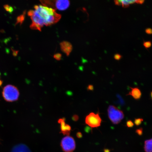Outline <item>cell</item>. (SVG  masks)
Returning a JSON list of instances; mask_svg holds the SVG:
<instances>
[{
    "instance_id": "30bf717a",
    "label": "cell",
    "mask_w": 152,
    "mask_h": 152,
    "mask_svg": "<svg viewBox=\"0 0 152 152\" xmlns=\"http://www.w3.org/2000/svg\"><path fill=\"white\" fill-rule=\"evenodd\" d=\"M11 152H32L27 146L24 144H19L12 148Z\"/></svg>"
},
{
    "instance_id": "d4e9b609",
    "label": "cell",
    "mask_w": 152,
    "mask_h": 152,
    "mask_svg": "<svg viewBox=\"0 0 152 152\" xmlns=\"http://www.w3.org/2000/svg\"><path fill=\"white\" fill-rule=\"evenodd\" d=\"M116 5L121 6V1H114Z\"/></svg>"
},
{
    "instance_id": "4dcf8cb0",
    "label": "cell",
    "mask_w": 152,
    "mask_h": 152,
    "mask_svg": "<svg viewBox=\"0 0 152 152\" xmlns=\"http://www.w3.org/2000/svg\"><path fill=\"white\" fill-rule=\"evenodd\" d=\"M3 83V81L0 80V86H1Z\"/></svg>"
},
{
    "instance_id": "277c9868",
    "label": "cell",
    "mask_w": 152,
    "mask_h": 152,
    "mask_svg": "<svg viewBox=\"0 0 152 152\" xmlns=\"http://www.w3.org/2000/svg\"><path fill=\"white\" fill-rule=\"evenodd\" d=\"M44 6L60 11L66 10L70 5V2L68 0H59V1H40Z\"/></svg>"
},
{
    "instance_id": "6da1fadb",
    "label": "cell",
    "mask_w": 152,
    "mask_h": 152,
    "mask_svg": "<svg viewBox=\"0 0 152 152\" xmlns=\"http://www.w3.org/2000/svg\"><path fill=\"white\" fill-rule=\"evenodd\" d=\"M35 10L30 16L32 23L31 29L41 31L44 26H49L57 23L61 18V15L58 14L56 10L43 5H35Z\"/></svg>"
},
{
    "instance_id": "cb8c5ba5",
    "label": "cell",
    "mask_w": 152,
    "mask_h": 152,
    "mask_svg": "<svg viewBox=\"0 0 152 152\" xmlns=\"http://www.w3.org/2000/svg\"><path fill=\"white\" fill-rule=\"evenodd\" d=\"M77 136L78 138H81L83 137L82 134L80 132H78L77 134Z\"/></svg>"
},
{
    "instance_id": "e0dca14e",
    "label": "cell",
    "mask_w": 152,
    "mask_h": 152,
    "mask_svg": "<svg viewBox=\"0 0 152 152\" xmlns=\"http://www.w3.org/2000/svg\"><path fill=\"white\" fill-rule=\"evenodd\" d=\"M126 126L129 128H132L134 126V124L131 120H129L126 123Z\"/></svg>"
},
{
    "instance_id": "4316f807",
    "label": "cell",
    "mask_w": 152,
    "mask_h": 152,
    "mask_svg": "<svg viewBox=\"0 0 152 152\" xmlns=\"http://www.w3.org/2000/svg\"><path fill=\"white\" fill-rule=\"evenodd\" d=\"M91 130V128L88 126H86L85 128V131L87 133L90 132Z\"/></svg>"
},
{
    "instance_id": "5bb4252c",
    "label": "cell",
    "mask_w": 152,
    "mask_h": 152,
    "mask_svg": "<svg viewBox=\"0 0 152 152\" xmlns=\"http://www.w3.org/2000/svg\"><path fill=\"white\" fill-rule=\"evenodd\" d=\"M143 121V119L141 118H137L134 119V123L137 126H139L141 124Z\"/></svg>"
},
{
    "instance_id": "7c38bea8",
    "label": "cell",
    "mask_w": 152,
    "mask_h": 152,
    "mask_svg": "<svg viewBox=\"0 0 152 152\" xmlns=\"http://www.w3.org/2000/svg\"><path fill=\"white\" fill-rule=\"evenodd\" d=\"M26 13V11H24L23 14L20 15V16L17 18L16 23L15 25V26L18 24L21 25L23 23L25 20V18Z\"/></svg>"
},
{
    "instance_id": "ffe728a7",
    "label": "cell",
    "mask_w": 152,
    "mask_h": 152,
    "mask_svg": "<svg viewBox=\"0 0 152 152\" xmlns=\"http://www.w3.org/2000/svg\"><path fill=\"white\" fill-rule=\"evenodd\" d=\"M72 119L74 121H77L79 119V116L77 115H74L72 118Z\"/></svg>"
},
{
    "instance_id": "f546056e",
    "label": "cell",
    "mask_w": 152,
    "mask_h": 152,
    "mask_svg": "<svg viewBox=\"0 0 152 152\" xmlns=\"http://www.w3.org/2000/svg\"><path fill=\"white\" fill-rule=\"evenodd\" d=\"M104 152H110V150L109 149H104Z\"/></svg>"
},
{
    "instance_id": "484cf974",
    "label": "cell",
    "mask_w": 152,
    "mask_h": 152,
    "mask_svg": "<svg viewBox=\"0 0 152 152\" xmlns=\"http://www.w3.org/2000/svg\"><path fill=\"white\" fill-rule=\"evenodd\" d=\"M11 49L12 50L13 56H16L18 55V51L13 50L12 49Z\"/></svg>"
},
{
    "instance_id": "44dd1931",
    "label": "cell",
    "mask_w": 152,
    "mask_h": 152,
    "mask_svg": "<svg viewBox=\"0 0 152 152\" xmlns=\"http://www.w3.org/2000/svg\"><path fill=\"white\" fill-rule=\"evenodd\" d=\"M145 31L146 33L148 34H151L152 33V30L150 28H146Z\"/></svg>"
},
{
    "instance_id": "3957f363",
    "label": "cell",
    "mask_w": 152,
    "mask_h": 152,
    "mask_svg": "<svg viewBox=\"0 0 152 152\" xmlns=\"http://www.w3.org/2000/svg\"><path fill=\"white\" fill-rule=\"evenodd\" d=\"M109 118L114 124H118L124 118L123 112L113 105H110L107 109Z\"/></svg>"
},
{
    "instance_id": "1f68e13d",
    "label": "cell",
    "mask_w": 152,
    "mask_h": 152,
    "mask_svg": "<svg viewBox=\"0 0 152 152\" xmlns=\"http://www.w3.org/2000/svg\"><path fill=\"white\" fill-rule=\"evenodd\" d=\"M1 73H0V79H1Z\"/></svg>"
},
{
    "instance_id": "5b68a950",
    "label": "cell",
    "mask_w": 152,
    "mask_h": 152,
    "mask_svg": "<svg viewBox=\"0 0 152 152\" xmlns=\"http://www.w3.org/2000/svg\"><path fill=\"white\" fill-rule=\"evenodd\" d=\"M61 145L63 151L65 152H72L76 148L75 140L69 136H66L62 139Z\"/></svg>"
},
{
    "instance_id": "7402d4cb",
    "label": "cell",
    "mask_w": 152,
    "mask_h": 152,
    "mask_svg": "<svg viewBox=\"0 0 152 152\" xmlns=\"http://www.w3.org/2000/svg\"><path fill=\"white\" fill-rule=\"evenodd\" d=\"M10 6L9 5L6 4L4 5V9L5 10L7 11V12H9V10L10 8Z\"/></svg>"
},
{
    "instance_id": "f1b7e54d",
    "label": "cell",
    "mask_w": 152,
    "mask_h": 152,
    "mask_svg": "<svg viewBox=\"0 0 152 152\" xmlns=\"http://www.w3.org/2000/svg\"><path fill=\"white\" fill-rule=\"evenodd\" d=\"M144 1H136V3L140 4H142L144 3Z\"/></svg>"
},
{
    "instance_id": "7a4b0ae2",
    "label": "cell",
    "mask_w": 152,
    "mask_h": 152,
    "mask_svg": "<svg viewBox=\"0 0 152 152\" xmlns=\"http://www.w3.org/2000/svg\"><path fill=\"white\" fill-rule=\"evenodd\" d=\"M2 95L4 99L7 102H13L18 100L20 92L16 87L8 85L3 88Z\"/></svg>"
},
{
    "instance_id": "8992f818",
    "label": "cell",
    "mask_w": 152,
    "mask_h": 152,
    "mask_svg": "<svg viewBox=\"0 0 152 152\" xmlns=\"http://www.w3.org/2000/svg\"><path fill=\"white\" fill-rule=\"evenodd\" d=\"M102 121L99 114H96L94 113L89 114L85 119L86 123L91 128H98L100 126Z\"/></svg>"
},
{
    "instance_id": "9c48e42d",
    "label": "cell",
    "mask_w": 152,
    "mask_h": 152,
    "mask_svg": "<svg viewBox=\"0 0 152 152\" xmlns=\"http://www.w3.org/2000/svg\"><path fill=\"white\" fill-rule=\"evenodd\" d=\"M131 90L130 92L127 94V96H131L132 97L136 100H138L141 98L142 93L140 89L138 87H130Z\"/></svg>"
},
{
    "instance_id": "d6986e66",
    "label": "cell",
    "mask_w": 152,
    "mask_h": 152,
    "mask_svg": "<svg viewBox=\"0 0 152 152\" xmlns=\"http://www.w3.org/2000/svg\"><path fill=\"white\" fill-rule=\"evenodd\" d=\"M122 56L120 54H115L114 56V58L115 59L117 60H119L122 58Z\"/></svg>"
},
{
    "instance_id": "603a6c76",
    "label": "cell",
    "mask_w": 152,
    "mask_h": 152,
    "mask_svg": "<svg viewBox=\"0 0 152 152\" xmlns=\"http://www.w3.org/2000/svg\"><path fill=\"white\" fill-rule=\"evenodd\" d=\"M87 90L90 91H93L94 90V86L92 85H89L87 87Z\"/></svg>"
},
{
    "instance_id": "ac0fdd59",
    "label": "cell",
    "mask_w": 152,
    "mask_h": 152,
    "mask_svg": "<svg viewBox=\"0 0 152 152\" xmlns=\"http://www.w3.org/2000/svg\"><path fill=\"white\" fill-rule=\"evenodd\" d=\"M142 132H143V129L142 128L137 129L136 131V133L138 135L141 136L142 134Z\"/></svg>"
},
{
    "instance_id": "9a60e30c",
    "label": "cell",
    "mask_w": 152,
    "mask_h": 152,
    "mask_svg": "<svg viewBox=\"0 0 152 152\" xmlns=\"http://www.w3.org/2000/svg\"><path fill=\"white\" fill-rule=\"evenodd\" d=\"M143 45L145 48H149L151 47V42L150 41L144 42L143 43Z\"/></svg>"
},
{
    "instance_id": "8fae6325",
    "label": "cell",
    "mask_w": 152,
    "mask_h": 152,
    "mask_svg": "<svg viewBox=\"0 0 152 152\" xmlns=\"http://www.w3.org/2000/svg\"><path fill=\"white\" fill-rule=\"evenodd\" d=\"M152 139L146 140L144 142V149L146 152H152Z\"/></svg>"
},
{
    "instance_id": "ba28073f",
    "label": "cell",
    "mask_w": 152,
    "mask_h": 152,
    "mask_svg": "<svg viewBox=\"0 0 152 152\" xmlns=\"http://www.w3.org/2000/svg\"><path fill=\"white\" fill-rule=\"evenodd\" d=\"M61 49L62 52L66 55L69 56L73 50V46L71 43L68 41H64L60 43Z\"/></svg>"
},
{
    "instance_id": "2e32d148",
    "label": "cell",
    "mask_w": 152,
    "mask_h": 152,
    "mask_svg": "<svg viewBox=\"0 0 152 152\" xmlns=\"http://www.w3.org/2000/svg\"><path fill=\"white\" fill-rule=\"evenodd\" d=\"M54 58L57 60L60 61L61 59L62 55L60 53H57L54 55Z\"/></svg>"
},
{
    "instance_id": "83f0119b",
    "label": "cell",
    "mask_w": 152,
    "mask_h": 152,
    "mask_svg": "<svg viewBox=\"0 0 152 152\" xmlns=\"http://www.w3.org/2000/svg\"><path fill=\"white\" fill-rule=\"evenodd\" d=\"M13 11H14V9H13L12 7L10 6V8L9 9L8 12L10 13V14H11L13 12Z\"/></svg>"
},
{
    "instance_id": "4fadbf2b",
    "label": "cell",
    "mask_w": 152,
    "mask_h": 152,
    "mask_svg": "<svg viewBox=\"0 0 152 152\" xmlns=\"http://www.w3.org/2000/svg\"><path fill=\"white\" fill-rule=\"evenodd\" d=\"M121 5L124 8H126L129 7L130 4H132L136 2V1H121Z\"/></svg>"
},
{
    "instance_id": "52a82bcc",
    "label": "cell",
    "mask_w": 152,
    "mask_h": 152,
    "mask_svg": "<svg viewBox=\"0 0 152 152\" xmlns=\"http://www.w3.org/2000/svg\"><path fill=\"white\" fill-rule=\"evenodd\" d=\"M58 123L60 124L61 132L66 135L69 136L71 133V128L69 125L66 124L65 118L58 119Z\"/></svg>"
}]
</instances>
